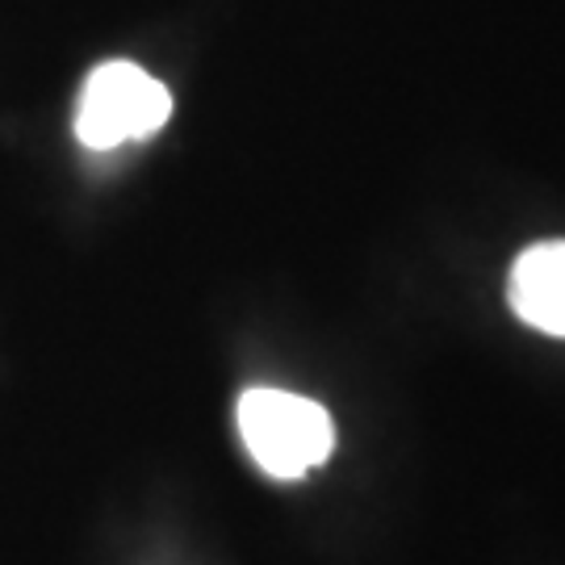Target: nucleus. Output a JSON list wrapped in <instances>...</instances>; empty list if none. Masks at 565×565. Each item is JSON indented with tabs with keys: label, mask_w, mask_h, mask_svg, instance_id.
<instances>
[{
	"label": "nucleus",
	"mask_w": 565,
	"mask_h": 565,
	"mask_svg": "<svg viewBox=\"0 0 565 565\" xmlns=\"http://www.w3.org/2000/svg\"><path fill=\"white\" fill-rule=\"evenodd\" d=\"M239 436L252 461L281 482L306 478L335 448V427L323 406L273 385L247 390L239 398Z\"/></svg>",
	"instance_id": "obj_1"
},
{
	"label": "nucleus",
	"mask_w": 565,
	"mask_h": 565,
	"mask_svg": "<svg viewBox=\"0 0 565 565\" xmlns=\"http://www.w3.org/2000/svg\"><path fill=\"white\" fill-rule=\"evenodd\" d=\"M172 118V93L139 63H102L84 84L76 135L93 151H114L121 142L151 139Z\"/></svg>",
	"instance_id": "obj_2"
},
{
	"label": "nucleus",
	"mask_w": 565,
	"mask_h": 565,
	"mask_svg": "<svg viewBox=\"0 0 565 565\" xmlns=\"http://www.w3.org/2000/svg\"><path fill=\"white\" fill-rule=\"evenodd\" d=\"M507 294L527 327L565 340V239L527 247L511 268Z\"/></svg>",
	"instance_id": "obj_3"
}]
</instances>
